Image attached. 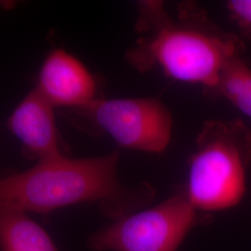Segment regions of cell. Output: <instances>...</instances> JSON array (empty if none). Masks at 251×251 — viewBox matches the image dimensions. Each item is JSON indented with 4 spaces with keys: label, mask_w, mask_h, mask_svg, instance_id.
<instances>
[{
    "label": "cell",
    "mask_w": 251,
    "mask_h": 251,
    "mask_svg": "<svg viewBox=\"0 0 251 251\" xmlns=\"http://www.w3.org/2000/svg\"><path fill=\"white\" fill-rule=\"evenodd\" d=\"M206 93L229 100L251 119V68L242 56L226 65L215 87Z\"/></svg>",
    "instance_id": "9c48e42d"
},
{
    "label": "cell",
    "mask_w": 251,
    "mask_h": 251,
    "mask_svg": "<svg viewBox=\"0 0 251 251\" xmlns=\"http://www.w3.org/2000/svg\"><path fill=\"white\" fill-rule=\"evenodd\" d=\"M119 152L89 158L65 154L37 162L21 173L0 177V206L25 213H49L64 206L98 202L105 215L117 220L152 202L148 182L126 187L118 179Z\"/></svg>",
    "instance_id": "7a4b0ae2"
},
{
    "label": "cell",
    "mask_w": 251,
    "mask_h": 251,
    "mask_svg": "<svg viewBox=\"0 0 251 251\" xmlns=\"http://www.w3.org/2000/svg\"><path fill=\"white\" fill-rule=\"evenodd\" d=\"M138 37L126 59L141 73L158 68L171 79L212 90L226 65L242 56L241 38L225 32L195 2L177 6L175 15L159 0L138 1Z\"/></svg>",
    "instance_id": "6da1fadb"
},
{
    "label": "cell",
    "mask_w": 251,
    "mask_h": 251,
    "mask_svg": "<svg viewBox=\"0 0 251 251\" xmlns=\"http://www.w3.org/2000/svg\"><path fill=\"white\" fill-rule=\"evenodd\" d=\"M225 6L243 36L251 38V0H229Z\"/></svg>",
    "instance_id": "30bf717a"
},
{
    "label": "cell",
    "mask_w": 251,
    "mask_h": 251,
    "mask_svg": "<svg viewBox=\"0 0 251 251\" xmlns=\"http://www.w3.org/2000/svg\"><path fill=\"white\" fill-rule=\"evenodd\" d=\"M251 162V131L240 118L207 120L196 139L184 187L193 206L210 213L238 205Z\"/></svg>",
    "instance_id": "3957f363"
},
{
    "label": "cell",
    "mask_w": 251,
    "mask_h": 251,
    "mask_svg": "<svg viewBox=\"0 0 251 251\" xmlns=\"http://www.w3.org/2000/svg\"><path fill=\"white\" fill-rule=\"evenodd\" d=\"M1 251H60L27 213L0 206Z\"/></svg>",
    "instance_id": "ba28073f"
},
{
    "label": "cell",
    "mask_w": 251,
    "mask_h": 251,
    "mask_svg": "<svg viewBox=\"0 0 251 251\" xmlns=\"http://www.w3.org/2000/svg\"><path fill=\"white\" fill-rule=\"evenodd\" d=\"M36 90L54 107H83L100 98L96 77L67 51L52 50L42 64Z\"/></svg>",
    "instance_id": "8992f818"
},
{
    "label": "cell",
    "mask_w": 251,
    "mask_h": 251,
    "mask_svg": "<svg viewBox=\"0 0 251 251\" xmlns=\"http://www.w3.org/2000/svg\"><path fill=\"white\" fill-rule=\"evenodd\" d=\"M7 125L18 139L27 158L39 162L64 154L54 106L36 89L30 91L14 109Z\"/></svg>",
    "instance_id": "52a82bcc"
},
{
    "label": "cell",
    "mask_w": 251,
    "mask_h": 251,
    "mask_svg": "<svg viewBox=\"0 0 251 251\" xmlns=\"http://www.w3.org/2000/svg\"><path fill=\"white\" fill-rule=\"evenodd\" d=\"M210 216L190 203L184 187L156 206L121 217L90 235L93 251H178L192 229Z\"/></svg>",
    "instance_id": "277c9868"
},
{
    "label": "cell",
    "mask_w": 251,
    "mask_h": 251,
    "mask_svg": "<svg viewBox=\"0 0 251 251\" xmlns=\"http://www.w3.org/2000/svg\"><path fill=\"white\" fill-rule=\"evenodd\" d=\"M67 115L81 128L108 135L126 149L160 153L171 143L173 116L158 98H99L67 109Z\"/></svg>",
    "instance_id": "5b68a950"
}]
</instances>
